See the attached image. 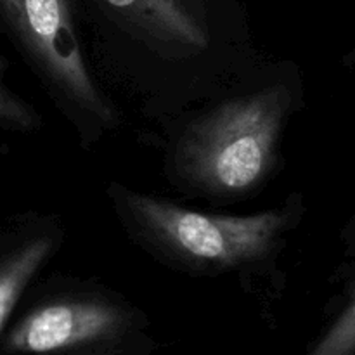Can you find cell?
<instances>
[{
    "instance_id": "6da1fadb",
    "label": "cell",
    "mask_w": 355,
    "mask_h": 355,
    "mask_svg": "<svg viewBox=\"0 0 355 355\" xmlns=\"http://www.w3.org/2000/svg\"><path fill=\"white\" fill-rule=\"evenodd\" d=\"M290 107V90L272 85L207 113L184 132L177 146L180 177L220 196L255 189L276 163Z\"/></svg>"
},
{
    "instance_id": "7a4b0ae2",
    "label": "cell",
    "mask_w": 355,
    "mask_h": 355,
    "mask_svg": "<svg viewBox=\"0 0 355 355\" xmlns=\"http://www.w3.org/2000/svg\"><path fill=\"white\" fill-rule=\"evenodd\" d=\"M120 205L135 231L168 259L193 269L224 270L253 263L272 252L288 215H208L158 198L120 191Z\"/></svg>"
},
{
    "instance_id": "3957f363",
    "label": "cell",
    "mask_w": 355,
    "mask_h": 355,
    "mask_svg": "<svg viewBox=\"0 0 355 355\" xmlns=\"http://www.w3.org/2000/svg\"><path fill=\"white\" fill-rule=\"evenodd\" d=\"M0 17L42 78L68 106L104 127L114 123L113 107L83 59L69 0H0Z\"/></svg>"
},
{
    "instance_id": "277c9868",
    "label": "cell",
    "mask_w": 355,
    "mask_h": 355,
    "mask_svg": "<svg viewBox=\"0 0 355 355\" xmlns=\"http://www.w3.org/2000/svg\"><path fill=\"white\" fill-rule=\"evenodd\" d=\"M127 324V312L104 298L52 300L35 307L14 326L7 349L35 355L66 352L113 340Z\"/></svg>"
},
{
    "instance_id": "5b68a950",
    "label": "cell",
    "mask_w": 355,
    "mask_h": 355,
    "mask_svg": "<svg viewBox=\"0 0 355 355\" xmlns=\"http://www.w3.org/2000/svg\"><path fill=\"white\" fill-rule=\"evenodd\" d=\"M141 33L179 51H203L210 31L189 0H104Z\"/></svg>"
},
{
    "instance_id": "8992f818",
    "label": "cell",
    "mask_w": 355,
    "mask_h": 355,
    "mask_svg": "<svg viewBox=\"0 0 355 355\" xmlns=\"http://www.w3.org/2000/svg\"><path fill=\"white\" fill-rule=\"evenodd\" d=\"M59 245L52 231L17 232L0 238V333L21 295Z\"/></svg>"
},
{
    "instance_id": "52a82bcc",
    "label": "cell",
    "mask_w": 355,
    "mask_h": 355,
    "mask_svg": "<svg viewBox=\"0 0 355 355\" xmlns=\"http://www.w3.org/2000/svg\"><path fill=\"white\" fill-rule=\"evenodd\" d=\"M309 355H355V293Z\"/></svg>"
},
{
    "instance_id": "ba28073f",
    "label": "cell",
    "mask_w": 355,
    "mask_h": 355,
    "mask_svg": "<svg viewBox=\"0 0 355 355\" xmlns=\"http://www.w3.org/2000/svg\"><path fill=\"white\" fill-rule=\"evenodd\" d=\"M40 123L37 111L10 92L0 78V128L7 130H33Z\"/></svg>"
},
{
    "instance_id": "9c48e42d",
    "label": "cell",
    "mask_w": 355,
    "mask_h": 355,
    "mask_svg": "<svg viewBox=\"0 0 355 355\" xmlns=\"http://www.w3.org/2000/svg\"><path fill=\"white\" fill-rule=\"evenodd\" d=\"M354 58H355V54H354Z\"/></svg>"
}]
</instances>
